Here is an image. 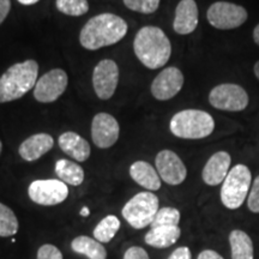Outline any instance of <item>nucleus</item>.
I'll return each mask as SVG.
<instances>
[{
    "label": "nucleus",
    "mask_w": 259,
    "mask_h": 259,
    "mask_svg": "<svg viewBox=\"0 0 259 259\" xmlns=\"http://www.w3.org/2000/svg\"><path fill=\"white\" fill-rule=\"evenodd\" d=\"M184 87V74L176 66L166 67L155 77L150 92L158 101H168L181 92Z\"/></svg>",
    "instance_id": "obj_13"
},
{
    "label": "nucleus",
    "mask_w": 259,
    "mask_h": 259,
    "mask_svg": "<svg viewBox=\"0 0 259 259\" xmlns=\"http://www.w3.org/2000/svg\"><path fill=\"white\" fill-rule=\"evenodd\" d=\"M19 222L14 210L0 203V238L14 236L18 233Z\"/></svg>",
    "instance_id": "obj_25"
},
{
    "label": "nucleus",
    "mask_w": 259,
    "mask_h": 259,
    "mask_svg": "<svg viewBox=\"0 0 259 259\" xmlns=\"http://www.w3.org/2000/svg\"><path fill=\"white\" fill-rule=\"evenodd\" d=\"M2 150H3V143L2 141H0V154H2Z\"/></svg>",
    "instance_id": "obj_39"
},
{
    "label": "nucleus",
    "mask_w": 259,
    "mask_h": 259,
    "mask_svg": "<svg viewBox=\"0 0 259 259\" xmlns=\"http://www.w3.org/2000/svg\"><path fill=\"white\" fill-rule=\"evenodd\" d=\"M156 168L161 180L171 186H178L186 180L187 168L177 153L164 149L155 157Z\"/></svg>",
    "instance_id": "obj_11"
},
{
    "label": "nucleus",
    "mask_w": 259,
    "mask_h": 259,
    "mask_svg": "<svg viewBox=\"0 0 259 259\" xmlns=\"http://www.w3.org/2000/svg\"><path fill=\"white\" fill-rule=\"evenodd\" d=\"M181 229L179 226L150 227L144 236V242L154 248H168L179 240Z\"/></svg>",
    "instance_id": "obj_20"
},
{
    "label": "nucleus",
    "mask_w": 259,
    "mask_h": 259,
    "mask_svg": "<svg viewBox=\"0 0 259 259\" xmlns=\"http://www.w3.org/2000/svg\"><path fill=\"white\" fill-rule=\"evenodd\" d=\"M69 83L67 73L61 69L48 71L37 79L34 88V97L41 103L57 101L65 93Z\"/></svg>",
    "instance_id": "obj_10"
},
{
    "label": "nucleus",
    "mask_w": 259,
    "mask_h": 259,
    "mask_svg": "<svg viewBox=\"0 0 259 259\" xmlns=\"http://www.w3.org/2000/svg\"><path fill=\"white\" fill-rule=\"evenodd\" d=\"M56 174L59 178V180L71 186L82 185L84 177H85L84 169L78 163L70 160H65V158L57 161Z\"/></svg>",
    "instance_id": "obj_23"
},
{
    "label": "nucleus",
    "mask_w": 259,
    "mask_h": 259,
    "mask_svg": "<svg viewBox=\"0 0 259 259\" xmlns=\"http://www.w3.org/2000/svg\"><path fill=\"white\" fill-rule=\"evenodd\" d=\"M169 130L181 139H203L215 130V120L208 112L200 109H184L171 116Z\"/></svg>",
    "instance_id": "obj_4"
},
{
    "label": "nucleus",
    "mask_w": 259,
    "mask_h": 259,
    "mask_svg": "<svg viewBox=\"0 0 259 259\" xmlns=\"http://www.w3.org/2000/svg\"><path fill=\"white\" fill-rule=\"evenodd\" d=\"M54 139L48 134L32 135L22 142L18 148L19 156L24 161L32 162L41 158L53 148Z\"/></svg>",
    "instance_id": "obj_17"
},
{
    "label": "nucleus",
    "mask_w": 259,
    "mask_h": 259,
    "mask_svg": "<svg viewBox=\"0 0 259 259\" xmlns=\"http://www.w3.org/2000/svg\"><path fill=\"white\" fill-rule=\"evenodd\" d=\"M232 157L227 151H218L210 156L202 170V179L206 185L218 186L225 181L231 170Z\"/></svg>",
    "instance_id": "obj_15"
},
{
    "label": "nucleus",
    "mask_w": 259,
    "mask_h": 259,
    "mask_svg": "<svg viewBox=\"0 0 259 259\" xmlns=\"http://www.w3.org/2000/svg\"><path fill=\"white\" fill-rule=\"evenodd\" d=\"M58 143L65 154L69 155L77 162H85L90 157V153H92L90 144L76 132L67 131L61 134L58 139Z\"/></svg>",
    "instance_id": "obj_18"
},
{
    "label": "nucleus",
    "mask_w": 259,
    "mask_h": 259,
    "mask_svg": "<svg viewBox=\"0 0 259 259\" xmlns=\"http://www.w3.org/2000/svg\"><path fill=\"white\" fill-rule=\"evenodd\" d=\"M134 51L138 60L150 70H157L168 63L171 45L166 32L155 25L141 28L134 41Z\"/></svg>",
    "instance_id": "obj_2"
},
{
    "label": "nucleus",
    "mask_w": 259,
    "mask_h": 259,
    "mask_svg": "<svg viewBox=\"0 0 259 259\" xmlns=\"http://www.w3.org/2000/svg\"><path fill=\"white\" fill-rule=\"evenodd\" d=\"M126 8L143 15H151L160 8L161 0H122Z\"/></svg>",
    "instance_id": "obj_28"
},
{
    "label": "nucleus",
    "mask_w": 259,
    "mask_h": 259,
    "mask_svg": "<svg viewBox=\"0 0 259 259\" xmlns=\"http://www.w3.org/2000/svg\"><path fill=\"white\" fill-rule=\"evenodd\" d=\"M253 72H254V76L257 77V79L259 80V60L255 61V64L253 66Z\"/></svg>",
    "instance_id": "obj_38"
},
{
    "label": "nucleus",
    "mask_w": 259,
    "mask_h": 259,
    "mask_svg": "<svg viewBox=\"0 0 259 259\" xmlns=\"http://www.w3.org/2000/svg\"><path fill=\"white\" fill-rule=\"evenodd\" d=\"M247 208L251 212L259 213V176L255 178L251 185L247 198Z\"/></svg>",
    "instance_id": "obj_29"
},
{
    "label": "nucleus",
    "mask_w": 259,
    "mask_h": 259,
    "mask_svg": "<svg viewBox=\"0 0 259 259\" xmlns=\"http://www.w3.org/2000/svg\"><path fill=\"white\" fill-rule=\"evenodd\" d=\"M167 259H192V253L187 246H180L171 252Z\"/></svg>",
    "instance_id": "obj_32"
},
{
    "label": "nucleus",
    "mask_w": 259,
    "mask_h": 259,
    "mask_svg": "<svg viewBox=\"0 0 259 259\" xmlns=\"http://www.w3.org/2000/svg\"><path fill=\"white\" fill-rule=\"evenodd\" d=\"M28 196L38 205L54 206L66 200L69 187L59 179L34 180L28 187Z\"/></svg>",
    "instance_id": "obj_9"
},
{
    "label": "nucleus",
    "mask_w": 259,
    "mask_h": 259,
    "mask_svg": "<svg viewBox=\"0 0 259 259\" xmlns=\"http://www.w3.org/2000/svg\"><path fill=\"white\" fill-rule=\"evenodd\" d=\"M181 220V213L177 208L173 206H163L158 209L153 223L150 227L160 226H179Z\"/></svg>",
    "instance_id": "obj_27"
},
{
    "label": "nucleus",
    "mask_w": 259,
    "mask_h": 259,
    "mask_svg": "<svg viewBox=\"0 0 259 259\" xmlns=\"http://www.w3.org/2000/svg\"><path fill=\"white\" fill-rule=\"evenodd\" d=\"M252 37H253L254 44L257 45V46H259V23L254 27L253 32H252Z\"/></svg>",
    "instance_id": "obj_35"
},
{
    "label": "nucleus",
    "mask_w": 259,
    "mask_h": 259,
    "mask_svg": "<svg viewBox=\"0 0 259 259\" xmlns=\"http://www.w3.org/2000/svg\"><path fill=\"white\" fill-rule=\"evenodd\" d=\"M36 259H64V255L56 245L45 244L37 250Z\"/></svg>",
    "instance_id": "obj_30"
},
{
    "label": "nucleus",
    "mask_w": 259,
    "mask_h": 259,
    "mask_svg": "<svg viewBox=\"0 0 259 259\" xmlns=\"http://www.w3.org/2000/svg\"><path fill=\"white\" fill-rule=\"evenodd\" d=\"M120 126L114 116L101 112L94 116L92 121V139L100 149L113 147L119 139Z\"/></svg>",
    "instance_id": "obj_14"
},
{
    "label": "nucleus",
    "mask_w": 259,
    "mask_h": 259,
    "mask_svg": "<svg viewBox=\"0 0 259 259\" xmlns=\"http://www.w3.org/2000/svg\"><path fill=\"white\" fill-rule=\"evenodd\" d=\"M120 220L115 215H107L95 226L93 231V238L101 244H108L114 239L116 233L120 229Z\"/></svg>",
    "instance_id": "obj_24"
},
{
    "label": "nucleus",
    "mask_w": 259,
    "mask_h": 259,
    "mask_svg": "<svg viewBox=\"0 0 259 259\" xmlns=\"http://www.w3.org/2000/svg\"><path fill=\"white\" fill-rule=\"evenodd\" d=\"M38 64L35 60H25L14 64L0 77V103L21 99L37 82Z\"/></svg>",
    "instance_id": "obj_3"
},
{
    "label": "nucleus",
    "mask_w": 259,
    "mask_h": 259,
    "mask_svg": "<svg viewBox=\"0 0 259 259\" xmlns=\"http://www.w3.org/2000/svg\"><path fill=\"white\" fill-rule=\"evenodd\" d=\"M122 259H150L149 253L141 246H131L125 251Z\"/></svg>",
    "instance_id": "obj_31"
},
{
    "label": "nucleus",
    "mask_w": 259,
    "mask_h": 259,
    "mask_svg": "<svg viewBox=\"0 0 259 259\" xmlns=\"http://www.w3.org/2000/svg\"><path fill=\"white\" fill-rule=\"evenodd\" d=\"M248 14L241 5L229 2H216L209 6L206 19L219 30H232L241 27L247 21Z\"/></svg>",
    "instance_id": "obj_8"
},
{
    "label": "nucleus",
    "mask_w": 259,
    "mask_h": 259,
    "mask_svg": "<svg viewBox=\"0 0 259 259\" xmlns=\"http://www.w3.org/2000/svg\"><path fill=\"white\" fill-rule=\"evenodd\" d=\"M79 215L83 216V218H88L90 215V210L88 206H84V208H82V210L79 211Z\"/></svg>",
    "instance_id": "obj_37"
},
{
    "label": "nucleus",
    "mask_w": 259,
    "mask_h": 259,
    "mask_svg": "<svg viewBox=\"0 0 259 259\" xmlns=\"http://www.w3.org/2000/svg\"><path fill=\"white\" fill-rule=\"evenodd\" d=\"M252 185V174L250 168L239 163L231 168L228 176L222 183L221 202L227 209L236 210L245 203Z\"/></svg>",
    "instance_id": "obj_5"
},
{
    "label": "nucleus",
    "mask_w": 259,
    "mask_h": 259,
    "mask_svg": "<svg viewBox=\"0 0 259 259\" xmlns=\"http://www.w3.org/2000/svg\"><path fill=\"white\" fill-rule=\"evenodd\" d=\"M209 102L213 108L225 112H242L250 103L248 93L235 83H222L209 93Z\"/></svg>",
    "instance_id": "obj_7"
},
{
    "label": "nucleus",
    "mask_w": 259,
    "mask_h": 259,
    "mask_svg": "<svg viewBox=\"0 0 259 259\" xmlns=\"http://www.w3.org/2000/svg\"><path fill=\"white\" fill-rule=\"evenodd\" d=\"M38 2H40V0H18V3H21L22 5H25V6L35 5Z\"/></svg>",
    "instance_id": "obj_36"
},
{
    "label": "nucleus",
    "mask_w": 259,
    "mask_h": 259,
    "mask_svg": "<svg viewBox=\"0 0 259 259\" xmlns=\"http://www.w3.org/2000/svg\"><path fill=\"white\" fill-rule=\"evenodd\" d=\"M199 12L194 0H180L177 5L173 29L179 35H190L198 27Z\"/></svg>",
    "instance_id": "obj_16"
},
{
    "label": "nucleus",
    "mask_w": 259,
    "mask_h": 259,
    "mask_svg": "<svg viewBox=\"0 0 259 259\" xmlns=\"http://www.w3.org/2000/svg\"><path fill=\"white\" fill-rule=\"evenodd\" d=\"M128 173L136 184L150 192L161 189V178L158 176L156 168H154L147 161L134 162L130 166Z\"/></svg>",
    "instance_id": "obj_19"
},
{
    "label": "nucleus",
    "mask_w": 259,
    "mask_h": 259,
    "mask_svg": "<svg viewBox=\"0 0 259 259\" xmlns=\"http://www.w3.org/2000/svg\"><path fill=\"white\" fill-rule=\"evenodd\" d=\"M232 259H254L253 241L247 233L241 229H234L229 234Z\"/></svg>",
    "instance_id": "obj_22"
},
{
    "label": "nucleus",
    "mask_w": 259,
    "mask_h": 259,
    "mask_svg": "<svg viewBox=\"0 0 259 259\" xmlns=\"http://www.w3.org/2000/svg\"><path fill=\"white\" fill-rule=\"evenodd\" d=\"M127 23L120 16L109 12L100 14L83 25L79 32V42L85 50L96 51L118 44L127 34Z\"/></svg>",
    "instance_id": "obj_1"
},
{
    "label": "nucleus",
    "mask_w": 259,
    "mask_h": 259,
    "mask_svg": "<svg viewBox=\"0 0 259 259\" xmlns=\"http://www.w3.org/2000/svg\"><path fill=\"white\" fill-rule=\"evenodd\" d=\"M197 259H225L219 252L213 250H204L198 254Z\"/></svg>",
    "instance_id": "obj_34"
},
{
    "label": "nucleus",
    "mask_w": 259,
    "mask_h": 259,
    "mask_svg": "<svg viewBox=\"0 0 259 259\" xmlns=\"http://www.w3.org/2000/svg\"><path fill=\"white\" fill-rule=\"evenodd\" d=\"M119 83V67L114 60L105 59L93 71V87L100 100H109Z\"/></svg>",
    "instance_id": "obj_12"
},
{
    "label": "nucleus",
    "mask_w": 259,
    "mask_h": 259,
    "mask_svg": "<svg viewBox=\"0 0 259 259\" xmlns=\"http://www.w3.org/2000/svg\"><path fill=\"white\" fill-rule=\"evenodd\" d=\"M56 6L61 14L79 17L89 11L88 0H56Z\"/></svg>",
    "instance_id": "obj_26"
},
{
    "label": "nucleus",
    "mask_w": 259,
    "mask_h": 259,
    "mask_svg": "<svg viewBox=\"0 0 259 259\" xmlns=\"http://www.w3.org/2000/svg\"><path fill=\"white\" fill-rule=\"evenodd\" d=\"M160 209V200L154 192L144 191L135 194L121 209V215L134 229H143L151 226Z\"/></svg>",
    "instance_id": "obj_6"
},
{
    "label": "nucleus",
    "mask_w": 259,
    "mask_h": 259,
    "mask_svg": "<svg viewBox=\"0 0 259 259\" xmlns=\"http://www.w3.org/2000/svg\"><path fill=\"white\" fill-rule=\"evenodd\" d=\"M71 250L88 259H107V250L103 244L88 235H78L71 241Z\"/></svg>",
    "instance_id": "obj_21"
},
{
    "label": "nucleus",
    "mask_w": 259,
    "mask_h": 259,
    "mask_svg": "<svg viewBox=\"0 0 259 259\" xmlns=\"http://www.w3.org/2000/svg\"><path fill=\"white\" fill-rule=\"evenodd\" d=\"M11 10V0H0V24L8 17Z\"/></svg>",
    "instance_id": "obj_33"
}]
</instances>
